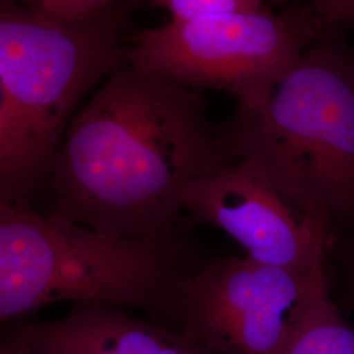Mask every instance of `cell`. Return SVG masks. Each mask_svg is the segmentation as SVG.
I'll return each mask as SVG.
<instances>
[{"mask_svg":"<svg viewBox=\"0 0 354 354\" xmlns=\"http://www.w3.org/2000/svg\"><path fill=\"white\" fill-rule=\"evenodd\" d=\"M232 162L201 92L125 59L64 136L49 175L50 214L118 236L177 241L185 190Z\"/></svg>","mask_w":354,"mask_h":354,"instance_id":"1","label":"cell"},{"mask_svg":"<svg viewBox=\"0 0 354 354\" xmlns=\"http://www.w3.org/2000/svg\"><path fill=\"white\" fill-rule=\"evenodd\" d=\"M234 160L259 162L279 193L354 253V49L342 30L317 38L257 109L221 127Z\"/></svg>","mask_w":354,"mask_h":354,"instance_id":"2","label":"cell"},{"mask_svg":"<svg viewBox=\"0 0 354 354\" xmlns=\"http://www.w3.org/2000/svg\"><path fill=\"white\" fill-rule=\"evenodd\" d=\"M0 10V203L29 207L77 105L127 59V8L77 23L12 1Z\"/></svg>","mask_w":354,"mask_h":354,"instance_id":"3","label":"cell"},{"mask_svg":"<svg viewBox=\"0 0 354 354\" xmlns=\"http://www.w3.org/2000/svg\"><path fill=\"white\" fill-rule=\"evenodd\" d=\"M193 268L184 241L118 236L0 203L3 323L64 301L174 317L177 286Z\"/></svg>","mask_w":354,"mask_h":354,"instance_id":"4","label":"cell"},{"mask_svg":"<svg viewBox=\"0 0 354 354\" xmlns=\"http://www.w3.org/2000/svg\"><path fill=\"white\" fill-rule=\"evenodd\" d=\"M320 29L311 8L171 20L142 32L125 58L180 87L226 92L250 111L266 104Z\"/></svg>","mask_w":354,"mask_h":354,"instance_id":"5","label":"cell"},{"mask_svg":"<svg viewBox=\"0 0 354 354\" xmlns=\"http://www.w3.org/2000/svg\"><path fill=\"white\" fill-rule=\"evenodd\" d=\"M327 281V272L215 259L180 281L174 317L183 335L214 354H279L299 304Z\"/></svg>","mask_w":354,"mask_h":354,"instance_id":"6","label":"cell"},{"mask_svg":"<svg viewBox=\"0 0 354 354\" xmlns=\"http://www.w3.org/2000/svg\"><path fill=\"white\" fill-rule=\"evenodd\" d=\"M183 205L197 222L226 232L256 263L307 274L327 272V234L279 193L253 159L198 178L185 190Z\"/></svg>","mask_w":354,"mask_h":354,"instance_id":"7","label":"cell"},{"mask_svg":"<svg viewBox=\"0 0 354 354\" xmlns=\"http://www.w3.org/2000/svg\"><path fill=\"white\" fill-rule=\"evenodd\" d=\"M16 332L36 354H214L180 330L109 304H76L62 319L24 323Z\"/></svg>","mask_w":354,"mask_h":354,"instance_id":"8","label":"cell"},{"mask_svg":"<svg viewBox=\"0 0 354 354\" xmlns=\"http://www.w3.org/2000/svg\"><path fill=\"white\" fill-rule=\"evenodd\" d=\"M279 354H354V329L319 283L299 304Z\"/></svg>","mask_w":354,"mask_h":354,"instance_id":"9","label":"cell"},{"mask_svg":"<svg viewBox=\"0 0 354 354\" xmlns=\"http://www.w3.org/2000/svg\"><path fill=\"white\" fill-rule=\"evenodd\" d=\"M171 13L172 20H188L221 13L253 12L264 0H146Z\"/></svg>","mask_w":354,"mask_h":354,"instance_id":"10","label":"cell"},{"mask_svg":"<svg viewBox=\"0 0 354 354\" xmlns=\"http://www.w3.org/2000/svg\"><path fill=\"white\" fill-rule=\"evenodd\" d=\"M114 0H38L37 10L64 23L93 19L106 11Z\"/></svg>","mask_w":354,"mask_h":354,"instance_id":"11","label":"cell"},{"mask_svg":"<svg viewBox=\"0 0 354 354\" xmlns=\"http://www.w3.org/2000/svg\"><path fill=\"white\" fill-rule=\"evenodd\" d=\"M322 26L344 30L354 24V0H311Z\"/></svg>","mask_w":354,"mask_h":354,"instance_id":"12","label":"cell"},{"mask_svg":"<svg viewBox=\"0 0 354 354\" xmlns=\"http://www.w3.org/2000/svg\"><path fill=\"white\" fill-rule=\"evenodd\" d=\"M344 264V279L339 297L340 308L354 310V254L340 259Z\"/></svg>","mask_w":354,"mask_h":354,"instance_id":"13","label":"cell"},{"mask_svg":"<svg viewBox=\"0 0 354 354\" xmlns=\"http://www.w3.org/2000/svg\"><path fill=\"white\" fill-rule=\"evenodd\" d=\"M0 354H36L28 342L15 330L11 336L3 340Z\"/></svg>","mask_w":354,"mask_h":354,"instance_id":"14","label":"cell"},{"mask_svg":"<svg viewBox=\"0 0 354 354\" xmlns=\"http://www.w3.org/2000/svg\"><path fill=\"white\" fill-rule=\"evenodd\" d=\"M4 1H12L17 4H23L26 7H32V8H37L38 0H4Z\"/></svg>","mask_w":354,"mask_h":354,"instance_id":"15","label":"cell"}]
</instances>
